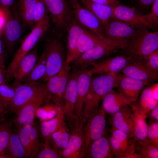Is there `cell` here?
<instances>
[{"label": "cell", "instance_id": "6da1fadb", "mask_svg": "<svg viewBox=\"0 0 158 158\" xmlns=\"http://www.w3.org/2000/svg\"><path fill=\"white\" fill-rule=\"evenodd\" d=\"M119 75L101 74L92 78L84 106L83 116L86 120L98 109L103 97L115 87Z\"/></svg>", "mask_w": 158, "mask_h": 158}, {"label": "cell", "instance_id": "7a4b0ae2", "mask_svg": "<svg viewBox=\"0 0 158 158\" xmlns=\"http://www.w3.org/2000/svg\"><path fill=\"white\" fill-rule=\"evenodd\" d=\"M158 49V32H150L149 28L144 27L137 29L135 35L120 50L122 54L142 60Z\"/></svg>", "mask_w": 158, "mask_h": 158}, {"label": "cell", "instance_id": "3957f363", "mask_svg": "<svg viewBox=\"0 0 158 158\" xmlns=\"http://www.w3.org/2000/svg\"><path fill=\"white\" fill-rule=\"evenodd\" d=\"M50 20L48 19L36 25L22 42L6 68L8 81L13 78L22 59L34 48L47 32L49 27Z\"/></svg>", "mask_w": 158, "mask_h": 158}, {"label": "cell", "instance_id": "277c9868", "mask_svg": "<svg viewBox=\"0 0 158 158\" xmlns=\"http://www.w3.org/2000/svg\"><path fill=\"white\" fill-rule=\"evenodd\" d=\"M54 34L47 38L44 46L46 54V70L44 77L40 81L47 82L58 73L65 64L63 46L59 35Z\"/></svg>", "mask_w": 158, "mask_h": 158}, {"label": "cell", "instance_id": "5b68a950", "mask_svg": "<svg viewBox=\"0 0 158 158\" xmlns=\"http://www.w3.org/2000/svg\"><path fill=\"white\" fill-rule=\"evenodd\" d=\"M12 84L15 91L12 103L7 108V112L16 114L21 108L32 99L49 93L46 83L39 81L32 83Z\"/></svg>", "mask_w": 158, "mask_h": 158}, {"label": "cell", "instance_id": "8992f818", "mask_svg": "<svg viewBox=\"0 0 158 158\" xmlns=\"http://www.w3.org/2000/svg\"><path fill=\"white\" fill-rule=\"evenodd\" d=\"M126 43L107 39L80 55L72 62L71 67L74 69L87 68L91 63L120 50Z\"/></svg>", "mask_w": 158, "mask_h": 158}, {"label": "cell", "instance_id": "52a82bcc", "mask_svg": "<svg viewBox=\"0 0 158 158\" xmlns=\"http://www.w3.org/2000/svg\"><path fill=\"white\" fill-rule=\"evenodd\" d=\"M50 20L54 26L55 34L66 32L73 15L69 0H43Z\"/></svg>", "mask_w": 158, "mask_h": 158}, {"label": "cell", "instance_id": "ba28073f", "mask_svg": "<svg viewBox=\"0 0 158 158\" xmlns=\"http://www.w3.org/2000/svg\"><path fill=\"white\" fill-rule=\"evenodd\" d=\"M106 114L101 105L86 120V124H84L83 129L84 156L91 145L105 134Z\"/></svg>", "mask_w": 158, "mask_h": 158}, {"label": "cell", "instance_id": "9c48e42d", "mask_svg": "<svg viewBox=\"0 0 158 158\" xmlns=\"http://www.w3.org/2000/svg\"><path fill=\"white\" fill-rule=\"evenodd\" d=\"M24 23L18 12L16 4L7 12V18L2 31L5 49L11 52L21 38Z\"/></svg>", "mask_w": 158, "mask_h": 158}, {"label": "cell", "instance_id": "30bf717a", "mask_svg": "<svg viewBox=\"0 0 158 158\" xmlns=\"http://www.w3.org/2000/svg\"><path fill=\"white\" fill-rule=\"evenodd\" d=\"M73 17L83 27L102 38L106 37L104 27L99 20L79 0H69Z\"/></svg>", "mask_w": 158, "mask_h": 158}, {"label": "cell", "instance_id": "8fae6325", "mask_svg": "<svg viewBox=\"0 0 158 158\" xmlns=\"http://www.w3.org/2000/svg\"><path fill=\"white\" fill-rule=\"evenodd\" d=\"M78 70L70 73L65 90L62 108L65 120L71 133L75 126V110L77 100V82Z\"/></svg>", "mask_w": 158, "mask_h": 158}, {"label": "cell", "instance_id": "7c38bea8", "mask_svg": "<svg viewBox=\"0 0 158 158\" xmlns=\"http://www.w3.org/2000/svg\"><path fill=\"white\" fill-rule=\"evenodd\" d=\"M109 137L111 147L116 158H140L135 152L133 138L112 126Z\"/></svg>", "mask_w": 158, "mask_h": 158}, {"label": "cell", "instance_id": "4fadbf2b", "mask_svg": "<svg viewBox=\"0 0 158 158\" xmlns=\"http://www.w3.org/2000/svg\"><path fill=\"white\" fill-rule=\"evenodd\" d=\"M71 68L69 65L64 64L60 71L46 82L51 100L58 107L62 108L64 94Z\"/></svg>", "mask_w": 158, "mask_h": 158}, {"label": "cell", "instance_id": "5bb4252c", "mask_svg": "<svg viewBox=\"0 0 158 158\" xmlns=\"http://www.w3.org/2000/svg\"><path fill=\"white\" fill-rule=\"evenodd\" d=\"M114 18L120 20L135 29L144 27L154 29L143 14L136 8L121 3L113 7Z\"/></svg>", "mask_w": 158, "mask_h": 158}, {"label": "cell", "instance_id": "9a60e30c", "mask_svg": "<svg viewBox=\"0 0 158 158\" xmlns=\"http://www.w3.org/2000/svg\"><path fill=\"white\" fill-rule=\"evenodd\" d=\"M51 100L49 93L37 97L24 105L16 114L12 120L18 131L24 126L34 123L36 111L39 107Z\"/></svg>", "mask_w": 158, "mask_h": 158}, {"label": "cell", "instance_id": "2e32d148", "mask_svg": "<svg viewBox=\"0 0 158 158\" xmlns=\"http://www.w3.org/2000/svg\"><path fill=\"white\" fill-rule=\"evenodd\" d=\"M17 131L26 158H36L41 145L37 127L34 123L24 126Z\"/></svg>", "mask_w": 158, "mask_h": 158}, {"label": "cell", "instance_id": "e0dca14e", "mask_svg": "<svg viewBox=\"0 0 158 158\" xmlns=\"http://www.w3.org/2000/svg\"><path fill=\"white\" fill-rule=\"evenodd\" d=\"M93 75L91 69L87 68H80L78 70L77 82V100L75 110V126L79 124L83 117L84 102Z\"/></svg>", "mask_w": 158, "mask_h": 158}, {"label": "cell", "instance_id": "ac0fdd59", "mask_svg": "<svg viewBox=\"0 0 158 158\" xmlns=\"http://www.w3.org/2000/svg\"><path fill=\"white\" fill-rule=\"evenodd\" d=\"M86 121L83 116L71 132L67 146L61 152L62 158L83 157V129Z\"/></svg>", "mask_w": 158, "mask_h": 158}, {"label": "cell", "instance_id": "d6986e66", "mask_svg": "<svg viewBox=\"0 0 158 158\" xmlns=\"http://www.w3.org/2000/svg\"><path fill=\"white\" fill-rule=\"evenodd\" d=\"M133 59L129 56L121 54L90 64L93 74H116L121 71Z\"/></svg>", "mask_w": 158, "mask_h": 158}, {"label": "cell", "instance_id": "ffe728a7", "mask_svg": "<svg viewBox=\"0 0 158 158\" xmlns=\"http://www.w3.org/2000/svg\"><path fill=\"white\" fill-rule=\"evenodd\" d=\"M104 28L107 39L125 43L135 35L137 30L114 18L104 26Z\"/></svg>", "mask_w": 158, "mask_h": 158}, {"label": "cell", "instance_id": "44dd1931", "mask_svg": "<svg viewBox=\"0 0 158 158\" xmlns=\"http://www.w3.org/2000/svg\"><path fill=\"white\" fill-rule=\"evenodd\" d=\"M149 85L147 82L119 75L115 88L131 103L135 101L145 87Z\"/></svg>", "mask_w": 158, "mask_h": 158}, {"label": "cell", "instance_id": "7402d4cb", "mask_svg": "<svg viewBox=\"0 0 158 158\" xmlns=\"http://www.w3.org/2000/svg\"><path fill=\"white\" fill-rule=\"evenodd\" d=\"M86 29L73 16L66 30L67 34V50L65 64L69 65L75 59L78 40L80 35Z\"/></svg>", "mask_w": 158, "mask_h": 158}, {"label": "cell", "instance_id": "603a6c76", "mask_svg": "<svg viewBox=\"0 0 158 158\" xmlns=\"http://www.w3.org/2000/svg\"><path fill=\"white\" fill-rule=\"evenodd\" d=\"M110 115L109 120L112 126L133 138L134 114L130 106L127 105Z\"/></svg>", "mask_w": 158, "mask_h": 158}, {"label": "cell", "instance_id": "cb8c5ba5", "mask_svg": "<svg viewBox=\"0 0 158 158\" xmlns=\"http://www.w3.org/2000/svg\"><path fill=\"white\" fill-rule=\"evenodd\" d=\"M121 72L126 76L149 84L157 79V76L148 70L139 60L133 59Z\"/></svg>", "mask_w": 158, "mask_h": 158}, {"label": "cell", "instance_id": "d4e9b609", "mask_svg": "<svg viewBox=\"0 0 158 158\" xmlns=\"http://www.w3.org/2000/svg\"><path fill=\"white\" fill-rule=\"evenodd\" d=\"M37 46V44L20 61L13 78V84L22 83L33 69L38 59Z\"/></svg>", "mask_w": 158, "mask_h": 158}, {"label": "cell", "instance_id": "484cf974", "mask_svg": "<svg viewBox=\"0 0 158 158\" xmlns=\"http://www.w3.org/2000/svg\"><path fill=\"white\" fill-rule=\"evenodd\" d=\"M115 154L112 149L109 137L105 134L95 141L90 146L84 157L88 158H112Z\"/></svg>", "mask_w": 158, "mask_h": 158}, {"label": "cell", "instance_id": "4316f807", "mask_svg": "<svg viewBox=\"0 0 158 158\" xmlns=\"http://www.w3.org/2000/svg\"><path fill=\"white\" fill-rule=\"evenodd\" d=\"M102 108L107 114H113L131 103L118 91L113 89L108 93L102 99Z\"/></svg>", "mask_w": 158, "mask_h": 158}, {"label": "cell", "instance_id": "83f0119b", "mask_svg": "<svg viewBox=\"0 0 158 158\" xmlns=\"http://www.w3.org/2000/svg\"><path fill=\"white\" fill-rule=\"evenodd\" d=\"M130 105L134 114L133 138L134 141H146L148 128L147 114L139 112L132 103Z\"/></svg>", "mask_w": 158, "mask_h": 158}, {"label": "cell", "instance_id": "f1b7e54d", "mask_svg": "<svg viewBox=\"0 0 158 158\" xmlns=\"http://www.w3.org/2000/svg\"><path fill=\"white\" fill-rule=\"evenodd\" d=\"M82 5L90 10L104 26L113 17L112 7L106 5L95 3L90 0H79Z\"/></svg>", "mask_w": 158, "mask_h": 158}, {"label": "cell", "instance_id": "f546056e", "mask_svg": "<svg viewBox=\"0 0 158 158\" xmlns=\"http://www.w3.org/2000/svg\"><path fill=\"white\" fill-rule=\"evenodd\" d=\"M66 121L62 108H59L55 117L48 121H43L41 123L40 131L41 136L44 142H51L52 134L56 131Z\"/></svg>", "mask_w": 158, "mask_h": 158}, {"label": "cell", "instance_id": "4dcf8cb0", "mask_svg": "<svg viewBox=\"0 0 158 158\" xmlns=\"http://www.w3.org/2000/svg\"><path fill=\"white\" fill-rule=\"evenodd\" d=\"M37 0H16V8L25 26L32 29L35 25L33 12Z\"/></svg>", "mask_w": 158, "mask_h": 158}, {"label": "cell", "instance_id": "1f68e13d", "mask_svg": "<svg viewBox=\"0 0 158 158\" xmlns=\"http://www.w3.org/2000/svg\"><path fill=\"white\" fill-rule=\"evenodd\" d=\"M107 39L100 37L86 29L80 35L78 40L75 59L83 53L100 44Z\"/></svg>", "mask_w": 158, "mask_h": 158}, {"label": "cell", "instance_id": "d6a6232c", "mask_svg": "<svg viewBox=\"0 0 158 158\" xmlns=\"http://www.w3.org/2000/svg\"><path fill=\"white\" fill-rule=\"evenodd\" d=\"M148 85L146 86L141 94L134 102L132 103L140 112L147 114L158 105Z\"/></svg>", "mask_w": 158, "mask_h": 158}, {"label": "cell", "instance_id": "836d02e7", "mask_svg": "<svg viewBox=\"0 0 158 158\" xmlns=\"http://www.w3.org/2000/svg\"><path fill=\"white\" fill-rule=\"evenodd\" d=\"M5 153L8 158H26L25 150L17 130L13 131L12 129Z\"/></svg>", "mask_w": 158, "mask_h": 158}, {"label": "cell", "instance_id": "e575fe53", "mask_svg": "<svg viewBox=\"0 0 158 158\" xmlns=\"http://www.w3.org/2000/svg\"><path fill=\"white\" fill-rule=\"evenodd\" d=\"M46 70V54L43 49L40 56L30 72L22 83H32L40 81L44 77Z\"/></svg>", "mask_w": 158, "mask_h": 158}, {"label": "cell", "instance_id": "d590c367", "mask_svg": "<svg viewBox=\"0 0 158 158\" xmlns=\"http://www.w3.org/2000/svg\"><path fill=\"white\" fill-rule=\"evenodd\" d=\"M71 133L66 121L52 135L51 142L52 144L62 151L67 145Z\"/></svg>", "mask_w": 158, "mask_h": 158}, {"label": "cell", "instance_id": "8d00e7d4", "mask_svg": "<svg viewBox=\"0 0 158 158\" xmlns=\"http://www.w3.org/2000/svg\"><path fill=\"white\" fill-rule=\"evenodd\" d=\"M134 142L135 152L140 158H158V145L147 140Z\"/></svg>", "mask_w": 158, "mask_h": 158}, {"label": "cell", "instance_id": "74e56055", "mask_svg": "<svg viewBox=\"0 0 158 158\" xmlns=\"http://www.w3.org/2000/svg\"><path fill=\"white\" fill-rule=\"evenodd\" d=\"M13 124L12 119L6 118L0 122V158H8L5 151L8 143Z\"/></svg>", "mask_w": 158, "mask_h": 158}, {"label": "cell", "instance_id": "f35d334b", "mask_svg": "<svg viewBox=\"0 0 158 158\" xmlns=\"http://www.w3.org/2000/svg\"><path fill=\"white\" fill-rule=\"evenodd\" d=\"M43 145L44 148L39 151L36 158H62L61 152L54 147L51 142H44Z\"/></svg>", "mask_w": 158, "mask_h": 158}, {"label": "cell", "instance_id": "ab89813d", "mask_svg": "<svg viewBox=\"0 0 158 158\" xmlns=\"http://www.w3.org/2000/svg\"><path fill=\"white\" fill-rule=\"evenodd\" d=\"M15 94L14 88L12 84L0 85V98L6 108L12 103Z\"/></svg>", "mask_w": 158, "mask_h": 158}, {"label": "cell", "instance_id": "60d3db41", "mask_svg": "<svg viewBox=\"0 0 158 158\" xmlns=\"http://www.w3.org/2000/svg\"><path fill=\"white\" fill-rule=\"evenodd\" d=\"M33 18L36 25L50 19L48 11L43 0H37L33 12Z\"/></svg>", "mask_w": 158, "mask_h": 158}, {"label": "cell", "instance_id": "b9f144b4", "mask_svg": "<svg viewBox=\"0 0 158 158\" xmlns=\"http://www.w3.org/2000/svg\"><path fill=\"white\" fill-rule=\"evenodd\" d=\"M139 61L148 70L158 76V49L150 54L144 60Z\"/></svg>", "mask_w": 158, "mask_h": 158}, {"label": "cell", "instance_id": "7bdbcfd3", "mask_svg": "<svg viewBox=\"0 0 158 158\" xmlns=\"http://www.w3.org/2000/svg\"><path fill=\"white\" fill-rule=\"evenodd\" d=\"M145 16L154 29L158 25V0H155L151 7L150 13L145 14Z\"/></svg>", "mask_w": 158, "mask_h": 158}, {"label": "cell", "instance_id": "ee69618b", "mask_svg": "<svg viewBox=\"0 0 158 158\" xmlns=\"http://www.w3.org/2000/svg\"><path fill=\"white\" fill-rule=\"evenodd\" d=\"M147 140L158 145V122L149 123Z\"/></svg>", "mask_w": 158, "mask_h": 158}, {"label": "cell", "instance_id": "f6af8a7d", "mask_svg": "<svg viewBox=\"0 0 158 158\" xmlns=\"http://www.w3.org/2000/svg\"><path fill=\"white\" fill-rule=\"evenodd\" d=\"M5 56L4 54L0 56V85L7 83L8 80L5 65Z\"/></svg>", "mask_w": 158, "mask_h": 158}, {"label": "cell", "instance_id": "bcb514c9", "mask_svg": "<svg viewBox=\"0 0 158 158\" xmlns=\"http://www.w3.org/2000/svg\"><path fill=\"white\" fill-rule=\"evenodd\" d=\"M155 0H135L136 8L141 13L147 11Z\"/></svg>", "mask_w": 158, "mask_h": 158}, {"label": "cell", "instance_id": "7dc6e473", "mask_svg": "<svg viewBox=\"0 0 158 158\" xmlns=\"http://www.w3.org/2000/svg\"><path fill=\"white\" fill-rule=\"evenodd\" d=\"M16 0H0V9L6 12L16 4Z\"/></svg>", "mask_w": 158, "mask_h": 158}, {"label": "cell", "instance_id": "c3c4849f", "mask_svg": "<svg viewBox=\"0 0 158 158\" xmlns=\"http://www.w3.org/2000/svg\"><path fill=\"white\" fill-rule=\"evenodd\" d=\"M147 118L149 123L158 122V105L149 111L147 114Z\"/></svg>", "mask_w": 158, "mask_h": 158}, {"label": "cell", "instance_id": "681fc988", "mask_svg": "<svg viewBox=\"0 0 158 158\" xmlns=\"http://www.w3.org/2000/svg\"><path fill=\"white\" fill-rule=\"evenodd\" d=\"M94 2L99 4L107 5L112 7L121 3L120 0H90Z\"/></svg>", "mask_w": 158, "mask_h": 158}, {"label": "cell", "instance_id": "f907efd6", "mask_svg": "<svg viewBox=\"0 0 158 158\" xmlns=\"http://www.w3.org/2000/svg\"><path fill=\"white\" fill-rule=\"evenodd\" d=\"M150 87L154 99L158 103V83L150 85Z\"/></svg>", "mask_w": 158, "mask_h": 158}, {"label": "cell", "instance_id": "816d5d0a", "mask_svg": "<svg viewBox=\"0 0 158 158\" xmlns=\"http://www.w3.org/2000/svg\"><path fill=\"white\" fill-rule=\"evenodd\" d=\"M7 12L0 9V29L3 27L6 22Z\"/></svg>", "mask_w": 158, "mask_h": 158}, {"label": "cell", "instance_id": "f5cc1de1", "mask_svg": "<svg viewBox=\"0 0 158 158\" xmlns=\"http://www.w3.org/2000/svg\"><path fill=\"white\" fill-rule=\"evenodd\" d=\"M4 27V26H3ZM3 27L0 29V56L4 54L5 47L2 37V31Z\"/></svg>", "mask_w": 158, "mask_h": 158}, {"label": "cell", "instance_id": "db71d44e", "mask_svg": "<svg viewBox=\"0 0 158 158\" xmlns=\"http://www.w3.org/2000/svg\"><path fill=\"white\" fill-rule=\"evenodd\" d=\"M0 111L7 113V111L5 106L3 104L0 98Z\"/></svg>", "mask_w": 158, "mask_h": 158}, {"label": "cell", "instance_id": "11a10c76", "mask_svg": "<svg viewBox=\"0 0 158 158\" xmlns=\"http://www.w3.org/2000/svg\"><path fill=\"white\" fill-rule=\"evenodd\" d=\"M6 114L5 112L0 111V122L3 121L6 118Z\"/></svg>", "mask_w": 158, "mask_h": 158}]
</instances>
